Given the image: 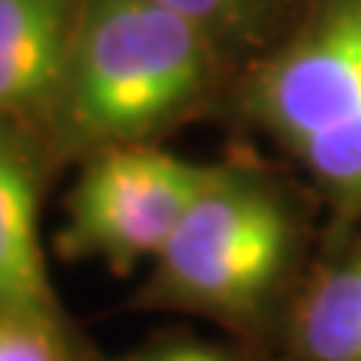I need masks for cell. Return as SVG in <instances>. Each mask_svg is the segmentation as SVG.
Returning <instances> with one entry per match:
<instances>
[{
  "label": "cell",
  "instance_id": "obj_2",
  "mask_svg": "<svg viewBox=\"0 0 361 361\" xmlns=\"http://www.w3.org/2000/svg\"><path fill=\"white\" fill-rule=\"evenodd\" d=\"M235 70L160 0H82L42 142L58 169L118 145H157L226 106Z\"/></svg>",
  "mask_w": 361,
  "mask_h": 361
},
{
  "label": "cell",
  "instance_id": "obj_1",
  "mask_svg": "<svg viewBox=\"0 0 361 361\" xmlns=\"http://www.w3.org/2000/svg\"><path fill=\"white\" fill-rule=\"evenodd\" d=\"M322 223V202L295 169L256 157L211 163L130 307L202 316L274 358Z\"/></svg>",
  "mask_w": 361,
  "mask_h": 361
},
{
  "label": "cell",
  "instance_id": "obj_3",
  "mask_svg": "<svg viewBox=\"0 0 361 361\" xmlns=\"http://www.w3.org/2000/svg\"><path fill=\"white\" fill-rule=\"evenodd\" d=\"M226 109L283 154L325 226L361 214V0H304L232 78Z\"/></svg>",
  "mask_w": 361,
  "mask_h": 361
},
{
  "label": "cell",
  "instance_id": "obj_8",
  "mask_svg": "<svg viewBox=\"0 0 361 361\" xmlns=\"http://www.w3.org/2000/svg\"><path fill=\"white\" fill-rule=\"evenodd\" d=\"M160 4L196 25L238 73L289 27L304 0H160Z\"/></svg>",
  "mask_w": 361,
  "mask_h": 361
},
{
  "label": "cell",
  "instance_id": "obj_10",
  "mask_svg": "<svg viewBox=\"0 0 361 361\" xmlns=\"http://www.w3.org/2000/svg\"><path fill=\"white\" fill-rule=\"evenodd\" d=\"M99 361H274V358L262 353V349L235 341V337L211 341V337H199L193 331L172 329L154 334L151 341H145L135 349H127V353L118 355L99 353Z\"/></svg>",
  "mask_w": 361,
  "mask_h": 361
},
{
  "label": "cell",
  "instance_id": "obj_6",
  "mask_svg": "<svg viewBox=\"0 0 361 361\" xmlns=\"http://www.w3.org/2000/svg\"><path fill=\"white\" fill-rule=\"evenodd\" d=\"M58 169L39 133L0 123V304L63 310L39 241L45 180Z\"/></svg>",
  "mask_w": 361,
  "mask_h": 361
},
{
  "label": "cell",
  "instance_id": "obj_4",
  "mask_svg": "<svg viewBox=\"0 0 361 361\" xmlns=\"http://www.w3.org/2000/svg\"><path fill=\"white\" fill-rule=\"evenodd\" d=\"M211 163L160 145H118L78 160L66 193V223L54 250L70 262H103L118 277L154 262L205 184Z\"/></svg>",
  "mask_w": 361,
  "mask_h": 361
},
{
  "label": "cell",
  "instance_id": "obj_5",
  "mask_svg": "<svg viewBox=\"0 0 361 361\" xmlns=\"http://www.w3.org/2000/svg\"><path fill=\"white\" fill-rule=\"evenodd\" d=\"M274 361H361V214L322 223Z\"/></svg>",
  "mask_w": 361,
  "mask_h": 361
},
{
  "label": "cell",
  "instance_id": "obj_9",
  "mask_svg": "<svg viewBox=\"0 0 361 361\" xmlns=\"http://www.w3.org/2000/svg\"><path fill=\"white\" fill-rule=\"evenodd\" d=\"M0 361H99L66 310L0 304Z\"/></svg>",
  "mask_w": 361,
  "mask_h": 361
},
{
  "label": "cell",
  "instance_id": "obj_7",
  "mask_svg": "<svg viewBox=\"0 0 361 361\" xmlns=\"http://www.w3.org/2000/svg\"><path fill=\"white\" fill-rule=\"evenodd\" d=\"M82 0H0V123L45 130Z\"/></svg>",
  "mask_w": 361,
  "mask_h": 361
}]
</instances>
